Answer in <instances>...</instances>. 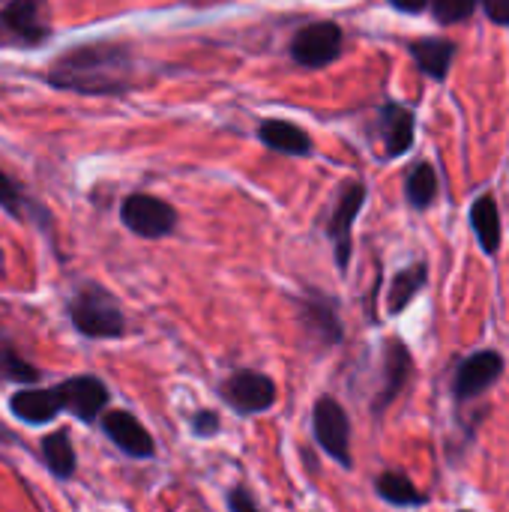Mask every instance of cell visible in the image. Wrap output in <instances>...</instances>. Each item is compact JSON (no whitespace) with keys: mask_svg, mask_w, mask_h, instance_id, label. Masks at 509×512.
<instances>
[{"mask_svg":"<svg viewBox=\"0 0 509 512\" xmlns=\"http://www.w3.org/2000/svg\"><path fill=\"white\" fill-rule=\"evenodd\" d=\"M471 225L477 231V240L483 246L486 255H495L501 249V216H498V204L492 195H483L474 201L471 207Z\"/></svg>","mask_w":509,"mask_h":512,"instance_id":"d6986e66","label":"cell"},{"mask_svg":"<svg viewBox=\"0 0 509 512\" xmlns=\"http://www.w3.org/2000/svg\"><path fill=\"white\" fill-rule=\"evenodd\" d=\"M501 375H504V357L498 351H477V354L465 357L453 378L456 402H471V399L483 396L486 390H492L501 381Z\"/></svg>","mask_w":509,"mask_h":512,"instance_id":"ba28073f","label":"cell"},{"mask_svg":"<svg viewBox=\"0 0 509 512\" xmlns=\"http://www.w3.org/2000/svg\"><path fill=\"white\" fill-rule=\"evenodd\" d=\"M102 432L108 435V441L129 459H153L156 456V444L153 435L141 426V420L129 411H108L99 420Z\"/></svg>","mask_w":509,"mask_h":512,"instance_id":"8fae6325","label":"cell"},{"mask_svg":"<svg viewBox=\"0 0 509 512\" xmlns=\"http://www.w3.org/2000/svg\"><path fill=\"white\" fill-rule=\"evenodd\" d=\"M411 54H414V60H417V66L426 72V75H432V78H447V72H450V63H453V54H456V45L453 42H447V39H435V36H429V39H417L414 45H411Z\"/></svg>","mask_w":509,"mask_h":512,"instance_id":"ac0fdd59","label":"cell"},{"mask_svg":"<svg viewBox=\"0 0 509 512\" xmlns=\"http://www.w3.org/2000/svg\"><path fill=\"white\" fill-rule=\"evenodd\" d=\"M405 195H408V201L417 210H423V207H429L435 201V195H438V174H435V168L429 162L414 165V171L408 174V183H405Z\"/></svg>","mask_w":509,"mask_h":512,"instance_id":"7402d4cb","label":"cell"},{"mask_svg":"<svg viewBox=\"0 0 509 512\" xmlns=\"http://www.w3.org/2000/svg\"><path fill=\"white\" fill-rule=\"evenodd\" d=\"M477 9V0H432V12L441 24H459Z\"/></svg>","mask_w":509,"mask_h":512,"instance_id":"cb8c5ba5","label":"cell"},{"mask_svg":"<svg viewBox=\"0 0 509 512\" xmlns=\"http://www.w3.org/2000/svg\"><path fill=\"white\" fill-rule=\"evenodd\" d=\"M375 492H378L381 501H387V504H393V507H402V510H408V507H423V504H426V495H423L405 474H399V471H384V474L375 480Z\"/></svg>","mask_w":509,"mask_h":512,"instance_id":"ffe728a7","label":"cell"},{"mask_svg":"<svg viewBox=\"0 0 509 512\" xmlns=\"http://www.w3.org/2000/svg\"><path fill=\"white\" fill-rule=\"evenodd\" d=\"M132 54L123 45L93 42L60 54L48 69V84L81 96H123L132 87Z\"/></svg>","mask_w":509,"mask_h":512,"instance_id":"6da1fadb","label":"cell"},{"mask_svg":"<svg viewBox=\"0 0 509 512\" xmlns=\"http://www.w3.org/2000/svg\"><path fill=\"white\" fill-rule=\"evenodd\" d=\"M0 381H9V384H36L39 381V369L30 366L27 360H21L12 348H0Z\"/></svg>","mask_w":509,"mask_h":512,"instance_id":"603a6c76","label":"cell"},{"mask_svg":"<svg viewBox=\"0 0 509 512\" xmlns=\"http://www.w3.org/2000/svg\"><path fill=\"white\" fill-rule=\"evenodd\" d=\"M426 276H429L426 264H414V267L402 270V273L393 279V288H390V297H387V309H390L393 315H399V312L420 294V288L426 285Z\"/></svg>","mask_w":509,"mask_h":512,"instance_id":"44dd1931","label":"cell"},{"mask_svg":"<svg viewBox=\"0 0 509 512\" xmlns=\"http://www.w3.org/2000/svg\"><path fill=\"white\" fill-rule=\"evenodd\" d=\"M411 354L408 348L399 342V339H390L387 342V351H384V387L378 390V399H375V414L381 417L396 399L399 393L405 390L408 378H411Z\"/></svg>","mask_w":509,"mask_h":512,"instance_id":"7c38bea8","label":"cell"},{"mask_svg":"<svg viewBox=\"0 0 509 512\" xmlns=\"http://www.w3.org/2000/svg\"><path fill=\"white\" fill-rule=\"evenodd\" d=\"M0 441H15V438H12V435H9L6 429H0Z\"/></svg>","mask_w":509,"mask_h":512,"instance_id":"f546056e","label":"cell"},{"mask_svg":"<svg viewBox=\"0 0 509 512\" xmlns=\"http://www.w3.org/2000/svg\"><path fill=\"white\" fill-rule=\"evenodd\" d=\"M342 27L333 21H312L291 39V57L303 69H324L342 54Z\"/></svg>","mask_w":509,"mask_h":512,"instance_id":"8992f818","label":"cell"},{"mask_svg":"<svg viewBox=\"0 0 509 512\" xmlns=\"http://www.w3.org/2000/svg\"><path fill=\"white\" fill-rule=\"evenodd\" d=\"M483 6L495 24H509V0H483Z\"/></svg>","mask_w":509,"mask_h":512,"instance_id":"83f0119b","label":"cell"},{"mask_svg":"<svg viewBox=\"0 0 509 512\" xmlns=\"http://www.w3.org/2000/svg\"><path fill=\"white\" fill-rule=\"evenodd\" d=\"M42 450V459H45V468L54 480H72L75 471H78V456H75V447H72V438L66 429H57L51 435L42 438L39 444Z\"/></svg>","mask_w":509,"mask_h":512,"instance_id":"2e32d148","label":"cell"},{"mask_svg":"<svg viewBox=\"0 0 509 512\" xmlns=\"http://www.w3.org/2000/svg\"><path fill=\"white\" fill-rule=\"evenodd\" d=\"M51 27L45 21V0H9L0 9V36L9 45L33 48L48 39Z\"/></svg>","mask_w":509,"mask_h":512,"instance_id":"52a82bcc","label":"cell"},{"mask_svg":"<svg viewBox=\"0 0 509 512\" xmlns=\"http://www.w3.org/2000/svg\"><path fill=\"white\" fill-rule=\"evenodd\" d=\"M9 411L18 420L30 423V426H45L57 414H63V399H60V390L57 387H48V390L27 387V390H18L9 399Z\"/></svg>","mask_w":509,"mask_h":512,"instance_id":"4fadbf2b","label":"cell"},{"mask_svg":"<svg viewBox=\"0 0 509 512\" xmlns=\"http://www.w3.org/2000/svg\"><path fill=\"white\" fill-rule=\"evenodd\" d=\"M69 321L87 339H120L126 333V315L102 285H84L72 297Z\"/></svg>","mask_w":509,"mask_h":512,"instance_id":"7a4b0ae2","label":"cell"},{"mask_svg":"<svg viewBox=\"0 0 509 512\" xmlns=\"http://www.w3.org/2000/svg\"><path fill=\"white\" fill-rule=\"evenodd\" d=\"M60 399H63V411L72 414L81 423H96L99 414L108 405V387L96 378V375H78V378H66L57 384Z\"/></svg>","mask_w":509,"mask_h":512,"instance_id":"30bf717a","label":"cell"},{"mask_svg":"<svg viewBox=\"0 0 509 512\" xmlns=\"http://www.w3.org/2000/svg\"><path fill=\"white\" fill-rule=\"evenodd\" d=\"M222 399L234 414L255 417L276 405V381L264 372L240 369L222 384Z\"/></svg>","mask_w":509,"mask_h":512,"instance_id":"5b68a950","label":"cell"},{"mask_svg":"<svg viewBox=\"0 0 509 512\" xmlns=\"http://www.w3.org/2000/svg\"><path fill=\"white\" fill-rule=\"evenodd\" d=\"M258 138L267 150H276L285 156H309L312 153L309 135L288 120H264L258 126Z\"/></svg>","mask_w":509,"mask_h":512,"instance_id":"5bb4252c","label":"cell"},{"mask_svg":"<svg viewBox=\"0 0 509 512\" xmlns=\"http://www.w3.org/2000/svg\"><path fill=\"white\" fill-rule=\"evenodd\" d=\"M396 9H402V12H420L429 0H390Z\"/></svg>","mask_w":509,"mask_h":512,"instance_id":"f1b7e54d","label":"cell"},{"mask_svg":"<svg viewBox=\"0 0 509 512\" xmlns=\"http://www.w3.org/2000/svg\"><path fill=\"white\" fill-rule=\"evenodd\" d=\"M300 318H303V327L321 342V345H336L342 342V321L333 309L330 300L324 297H309L303 306H300Z\"/></svg>","mask_w":509,"mask_h":512,"instance_id":"9a60e30c","label":"cell"},{"mask_svg":"<svg viewBox=\"0 0 509 512\" xmlns=\"http://www.w3.org/2000/svg\"><path fill=\"white\" fill-rule=\"evenodd\" d=\"M120 219L132 234H138L144 240L168 237L177 228V210L168 201H162L156 195H147V192H135L129 198H123Z\"/></svg>","mask_w":509,"mask_h":512,"instance_id":"277c9868","label":"cell"},{"mask_svg":"<svg viewBox=\"0 0 509 512\" xmlns=\"http://www.w3.org/2000/svg\"><path fill=\"white\" fill-rule=\"evenodd\" d=\"M219 429H222V420H219L216 411H198V414L192 417V432H195V438H213V435H219Z\"/></svg>","mask_w":509,"mask_h":512,"instance_id":"484cf974","label":"cell"},{"mask_svg":"<svg viewBox=\"0 0 509 512\" xmlns=\"http://www.w3.org/2000/svg\"><path fill=\"white\" fill-rule=\"evenodd\" d=\"M462 512H471V510H462Z\"/></svg>","mask_w":509,"mask_h":512,"instance_id":"4dcf8cb0","label":"cell"},{"mask_svg":"<svg viewBox=\"0 0 509 512\" xmlns=\"http://www.w3.org/2000/svg\"><path fill=\"white\" fill-rule=\"evenodd\" d=\"M312 429H315V441L321 444V450L333 462H339L342 468L354 465V456H351V420H348L345 408L333 396H321L315 402Z\"/></svg>","mask_w":509,"mask_h":512,"instance_id":"3957f363","label":"cell"},{"mask_svg":"<svg viewBox=\"0 0 509 512\" xmlns=\"http://www.w3.org/2000/svg\"><path fill=\"white\" fill-rule=\"evenodd\" d=\"M228 507H231V512H261L258 510V504L252 501V495H249L246 486H234V489L228 492Z\"/></svg>","mask_w":509,"mask_h":512,"instance_id":"4316f807","label":"cell"},{"mask_svg":"<svg viewBox=\"0 0 509 512\" xmlns=\"http://www.w3.org/2000/svg\"><path fill=\"white\" fill-rule=\"evenodd\" d=\"M381 129H384V144L387 156H402L414 144V114L402 105H387L381 111Z\"/></svg>","mask_w":509,"mask_h":512,"instance_id":"e0dca14e","label":"cell"},{"mask_svg":"<svg viewBox=\"0 0 509 512\" xmlns=\"http://www.w3.org/2000/svg\"><path fill=\"white\" fill-rule=\"evenodd\" d=\"M363 201H366V186L363 183H345L342 192H339V201H336V210L330 216V240H333V249H336V264L339 270L348 267L351 261V228L363 210Z\"/></svg>","mask_w":509,"mask_h":512,"instance_id":"9c48e42d","label":"cell"},{"mask_svg":"<svg viewBox=\"0 0 509 512\" xmlns=\"http://www.w3.org/2000/svg\"><path fill=\"white\" fill-rule=\"evenodd\" d=\"M0 207L15 219H21V213H24V195H21L18 183L12 177H6L3 171H0Z\"/></svg>","mask_w":509,"mask_h":512,"instance_id":"d4e9b609","label":"cell"}]
</instances>
